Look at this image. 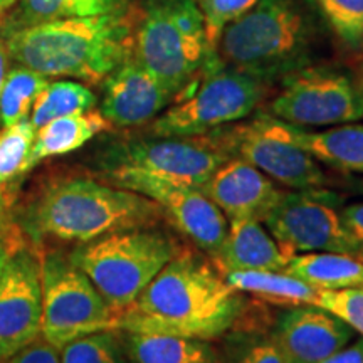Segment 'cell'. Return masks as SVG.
Wrapping results in <instances>:
<instances>
[{
  "label": "cell",
  "mask_w": 363,
  "mask_h": 363,
  "mask_svg": "<svg viewBox=\"0 0 363 363\" xmlns=\"http://www.w3.org/2000/svg\"><path fill=\"white\" fill-rule=\"evenodd\" d=\"M35 128L29 120L0 130V189L27 172Z\"/></svg>",
  "instance_id": "obj_28"
},
{
  "label": "cell",
  "mask_w": 363,
  "mask_h": 363,
  "mask_svg": "<svg viewBox=\"0 0 363 363\" xmlns=\"http://www.w3.org/2000/svg\"><path fill=\"white\" fill-rule=\"evenodd\" d=\"M126 353L131 363H222L207 340L170 335L128 333Z\"/></svg>",
  "instance_id": "obj_23"
},
{
  "label": "cell",
  "mask_w": 363,
  "mask_h": 363,
  "mask_svg": "<svg viewBox=\"0 0 363 363\" xmlns=\"http://www.w3.org/2000/svg\"><path fill=\"white\" fill-rule=\"evenodd\" d=\"M103 81L99 113L118 128L147 125L175 101L174 94L133 56L126 57Z\"/></svg>",
  "instance_id": "obj_15"
},
{
  "label": "cell",
  "mask_w": 363,
  "mask_h": 363,
  "mask_svg": "<svg viewBox=\"0 0 363 363\" xmlns=\"http://www.w3.org/2000/svg\"><path fill=\"white\" fill-rule=\"evenodd\" d=\"M0 363H61V358H59L57 348L39 337L26 348L13 353L12 357L0 360Z\"/></svg>",
  "instance_id": "obj_33"
},
{
  "label": "cell",
  "mask_w": 363,
  "mask_h": 363,
  "mask_svg": "<svg viewBox=\"0 0 363 363\" xmlns=\"http://www.w3.org/2000/svg\"><path fill=\"white\" fill-rule=\"evenodd\" d=\"M321 29L310 0H259L225 27L217 56L222 66L271 84L315 65Z\"/></svg>",
  "instance_id": "obj_3"
},
{
  "label": "cell",
  "mask_w": 363,
  "mask_h": 363,
  "mask_svg": "<svg viewBox=\"0 0 363 363\" xmlns=\"http://www.w3.org/2000/svg\"><path fill=\"white\" fill-rule=\"evenodd\" d=\"M7 69H9V52L6 48V40L0 38V94H2ZM0 130H2V123H0Z\"/></svg>",
  "instance_id": "obj_37"
},
{
  "label": "cell",
  "mask_w": 363,
  "mask_h": 363,
  "mask_svg": "<svg viewBox=\"0 0 363 363\" xmlns=\"http://www.w3.org/2000/svg\"><path fill=\"white\" fill-rule=\"evenodd\" d=\"M206 26L207 43L217 52V44L227 26L251 11L259 0H195Z\"/></svg>",
  "instance_id": "obj_30"
},
{
  "label": "cell",
  "mask_w": 363,
  "mask_h": 363,
  "mask_svg": "<svg viewBox=\"0 0 363 363\" xmlns=\"http://www.w3.org/2000/svg\"><path fill=\"white\" fill-rule=\"evenodd\" d=\"M284 131L294 145L330 169L363 174V125L345 123L321 131H310L303 126L284 123Z\"/></svg>",
  "instance_id": "obj_19"
},
{
  "label": "cell",
  "mask_w": 363,
  "mask_h": 363,
  "mask_svg": "<svg viewBox=\"0 0 363 363\" xmlns=\"http://www.w3.org/2000/svg\"><path fill=\"white\" fill-rule=\"evenodd\" d=\"M192 84L153 120V136H201L244 120L264 101L271 86L222 65Z\"/></svg>",
  "instance_id": "obj_7"
},
{
  "label": "cell",
  "mask_w": 363,
  "mask_h": 363,
  "mask_svg": "<svg viewBox=\"0 0 363 363\" xmlns=\"http://www.w3.org/2000/svg\"><path fill=\"white\" fill-rule=\"evenodd\" d=\"M230 157H239L284 187L315 190L328 184L320 162L286 136L284 123L271 115L251 123L212 131Z\"/></svg>",
  "instance_id": "obj_11"
},
{
  "label": "cell",
  "mask_w": 363,
  "mask_h": 363,
  "mask_svg": "<svg viewBox=\"0 0 363 363\" xmlns=\"http://www.w3.org/2000/svg\"><path fill=\"white\" fill-rule=\"evenodd\" d=\"M130 6V0H17L13 12L6 16L0 27V38L43 22L103 16Z\"/></svg>",
  "instance_id": "obj_22"
},
{
  "label": "cell",
  "mask_w": 363,
  "mask_h": 363,
  "mask_svg": "<svg viewBox=\"0 0 363 363\" xmlns=\"http://www.w3.org/2000/svg\"><path fill=\"white\" fill-rule=\"evenodd\" d=\"M267 115L293 126L353 123L363 118V93L345 72L311 65L281 79Z\"/></svg>",
  "instance_id": "obj_10"
},
{
  "label": "cell",
  "mask_w": 363,
  "mask_h": 363,
  "mask_svg": "<svg viewBox=\"0 0 363 363\" xmlns=\"http://www.w3.org/2000/svg\"><path fill=\"white\" fill-rule=\"evenodd\" d=\"M229 158L211 131L201 136H155L116 145L108 150L101 169L106 179L140 174L202 189Z\"/></svg>",
  "instance_id": "obj_9"
},
{
  "label": "cell",
  "mask_w": 363,
  "mask_h": 363,
  "mask_svg": "<svg viewBox=\"0 0 363 363\" xmlns=\"http://www.w3.org/2000/svg\"><path fill=\"white\" fill-rule=\"evenodd\" d=\"M321 363H363V338L352 345H347Z\"/></svg>",
  "instance_id": "obj_35"
},
{
  "label": "cell",
  "mask_w": 363,
  "mask_h": 363,
  "mask_svg": "<svg viewBox=\"0 0 363 363\" xmlns=\"http://www.w3.org/2000/svg\"><path fill=\"white\" fill-rule=\"evenodd\" d=\"M162 208L143 195L91 179H66L49 185L26 208L21 224L34 242H91L103 235L153 225Z\"/></svg>",
  "instance_id": "obj_4"
},
{
  "label": "cell",
  "mask_w": 363,
  "mask_h": 363,
  "mask_svg": "<svg viewBox=\"0 0 363 363\" xmlns=\"http://www.w3.org/2000/svg\"><path fill=\"white\" fill-rule=\"evenodd\" d=\"M40 337L57 350L86 335L118 330L116 313L67 254L51 251L40 257Z\"/></svg>",
  "instance_id": "obj_8"
},
{
  "label": "cell",
  "mask_w": 363,
  "mask_h": 363,
  "mask_svg": "<svg viewBox=\"0 0 363 363\" xmlns=\"http://www.w3.org/2000/svg\"><path fill=\"white\" fill-rule=\"evenodd\" d=\"M17 4V0H0V12H6L7 9L13 7Z\"/></svg>",
  "instance_id": "obj_40"
},
{
  "label": "cell",
  "mask_w": 363,
  "mask_h": 363,
  "mask_svg": "<svg viewBox=\"0 0 363 363\" xmlns=\"http://www.w3.org/2000/svg\"><path fill=\"white\" fill-rule=\"evenodd\" d=\"M340 44L363 52V0H310Z\"/></svg>",
  "instance_id": "obj_27"
},
{
  "label": "cell",
  "mask_w": 363,
  "mask_h": 363,
  "mask_svg": "<svg viewBox=\"0 0 363 363\" xmlns=\"http://www.w3.org/2000/svg\"><path fill=\"white\" fill-rule=\"evenodd\" d=\"M9 201L4 189H0V238H6L7 230L11 229V211Z\"/></svg>",
  "instance_id": "obj_36"
},
{
  "label": "cell",
  "mask_w": 363,
  "mask_h": 363,
  "mask_svg": "<svg viewBox=\"0 0 363 363\" xmlns=\"http://www.w3.org/2000/svg\"><path fill=\"white\" fill-rule=\"evenodd\" d=\"M40 325V259L27 247H16L0 276V360L38 340Z\"/></svg>",
  "instance_id": "obj_14"
},
{
  "label": "cell",
  "mask_w": 363,
  "mask_h": 363,
  "mask_svg": "<svg viewBox=\"0 0 363 363\" xmlns=\"http://www.w3.org/2000/svg\"><path fill=\"white\" fill-rule=\"evenodd\" d=\"M180 247L155 227H135L79 244L69 256L120 316Z\"/></svg>",
  "instance_id": "obj_6"
},
{
  "label": "cell",
  "mask_w": 363,
  "mask_h": 363,
  "mask_svg": "<svg viewBox=\"0 0 363 363\" xmlns=\"http://www.w3.org/2000/svg\"><path fill=\"white\" fill-rule=\"evenodd\" d=\"M4 19H6V12H0V27L4 24Z\"/></svg>",
  "instance_id": "obj_41"
},
{
  "label": "cell",
  "mask_w": 363,
  "mask_h": 363,
  "mask_svg": "<svg viewBox=\"0 0 363 363\" xmlns=\"http://www.w3.org/2000/svg\"><path fill=\"white\" fill-rule=\"evenodd\" d=\"M289 259L291 256L283 251L262 222L233 219L212 261L225 276L234 271H284Z\"/></svg>",
  "instance_id": "obj_18"
},
{
  "label": "cell",
  "mask_w": 363,
  "mask_h": 363,
  "mask_svg": "<svg viewBox=\"0 0 363 363\" xmlns=\"http://www.w3.org/2000/svg\"><path fill=\"white\" fill-rule=\"evenodd\" d=\"M48 84L49 78L39 74L38 71L21 65L9 67L2 94H0L2 128L29 120L35 99Z\"/></svg>",
  "instance_id": "obj_25"
},
{
  "label": "cell",
  "mask_w": 363,
  "mask_h": 363,
  "mask_svg": "<svg viewBox=\"0 0 363 363\" xmlns=\"http://www.w3.org/2000/svg\"><path fill=\"white\" fill-rule=\"evenodd\" d=\"M202 190L229 220L256 219L259 222L283 194L274 180L239 157H230L222 163Z\"/></svg>",
  "instance_id": "obj_17"
},
{
  "label": "cell",
  "mask_w": 363,
  "mask_h": 363,
  "mask_svg": "<svg viewBox=\"0 0 363 363\" xmlns=\"http://www.w3.org/2000/svg\"><path fill=\"white\" fill-rule=\"evenodd\" d=\"M240 313L239 291L216 264L180 249L118 316V330L211 342L233 328Z\"/></svg>",
  "instance_id": "obj_1"
},
{
  "label": "cell",
  "mask_w": 363,
  "mask_h": 363,
  "mask_svg": "<svg viewBox=\"0 0 363 363\" xmlns=\"http://www.w3.org/2000/svg\"><path fill=\"white\" fill-rule=\"evenodd\" d=\"M61 363H125L123 347L115 330L76 338L59 350Z\"/></svg>",
  "instance_id": "obj_29"
},
{
  "label": "cell",
  "mask_w": 363,
  "mask_h": 363,
  "mask_svg": "<svg viewBox=\"0 0 363 363\" xmlns=\"http://www.w3.org/2000/svg\"><path fill=\"white\" fill-rule=\"evenodd\" d=\"M13 249L16 247L11 246V240H7L6 238H0V276H2L4 267H6V262Z\"/></svg>",
  "instance_id": "obj_38"
},
{
  "label": "cell",
  "mask_w": 363,
  "mask_h": 363,
  "mask_svg": "<svg viewBox=\"0 0 363 363\" xmlns=\"http://www.w3.org/2000/svg\"><path fill=\"white\" fill-rule=\"evenodd\" d=\"M235 291L279 306L315 305L318 289L286 271H234L224 276Z\"/></svg>",
  "instance_id": "obj_24"
},
{
  "label": "cell",
  "mask_w": 363,
  "mask_h": 363,
  "mask_svg": "<svg viewBox=\"0 0 363 363\" xmlns=\"http://www.w3.org/2000/svg\"><path fill=\"white\" fill-rule=\"evenodd\" d=\"M353 79H355L357 86L363 93V59L355 66V74H353Z\"/></svg>",
  "instance_id": "obj_39"
},
{
  "label": "cell",
  "mask_w": 363,
  "mask_h": 363,
  "mask_svg": "<svg viewBox=\"0 0 363 363\" xmlns=\"http://www.w3.org/2000/svg\"><path fill=\"white\" fill-rule=\"evenodd\" d=\"M333 192L301 190L283 192L267 212L262 224L289 256L301 252L355 254L337 208Z\"/></svg>",
  "instance_id": "obj_12"
},
{
  "label": "cell",
  "mask_w": 363,
  "mask_h": 363,
  "mask_svg": "<svg viewBox=\"0 0 363 363\" xmlns=\"http://www.w3.org/2000/svg\"><path fill=\"white\" fill-rule=\"evenodd\" d=\"M316 306L323 308L363 338V286L318 291Z\"/></svg>",
  "instance_id": "obj_31"
},
{
  "label": "cell",
  "mask_w": 363,
  "mask_h": 363,
  "mask_svg": "<svg viewBox=\"0 0 363 363\" xmlns=\"http://www.w3.org/2000/svg\"><path fill=\"white\" fill-rule=\"evenodd\" d=\"M342 224L357 247V256L363 259V202H355L340 211Z\"/></svg>",
  "instance_id": "obj_34"
},
{
  "label": "cell",
  "mask_w": 363,
  "mask_h": 363,
  "mask_svg": "<svg viewBox=\"0 0 363 363\" xmlns=\"http://www.w3.org/2000/svg\"><path fill=\"white\" fill-rule=\"evenodd\" d=\"M94 104L96 94L88 86L76 81H54L45 86L35 99L29 121L38 131L56 118L93 110Z\"/></svg>",
  "instance_id": "obj_26"
},
{
  "label": "cell",
  "mask_w": 363,
  "mask_h": 363,
  "mask_svg": "<svg viewBox=\"0 0 363 363\" xmlns=\"http://www.w3.org/2000/svg\"><path fill=\"white\" fill-rule=\"evenodd\" d=\"M110 123L104 120L99 111L89 110L86 113H76L56 118L35 131V138L30 148L27 170L34 169L38 163L52 157L67 155L83 148L89 140L110 130Z\"/></svg>",
  "instance_id": "obj_20"
},
{
  "label": "cell",
  "mask_w": 363,
  "mask_h": 363,
  "mask_svg": "<svg viewBox=\"0 0 363 363\" xmlns=\"http://www.w3.org/2000/svg\"><path fill=\"white\" fill-rule=\"evenodd\" d=\"M353 330L316 305L291 306L281 315L274 340L288 363H321L350 343Z\"/></svg>",
  "instance_id": "obj_16"
},
{
  "label": "cell",
  "mask_w": 363,
  "mask_h": 363,
  "mask_svg": "<svg viewBox=\"0 0 363 363\" xmlns=\"http://www.w3.org/2000/svg\"><path fill=\"white\" fill-rule=\"evenodd\" d=\"M234 363H288L279 345L272 338H259L249 343Z\"/></svg>",
  "instance_id": "obj_32"
},
{
  "label": "cell",
  "mask_w": 363,
  "mask_h": 363,
  "mask_svg": "<svg viewBox=\"0 0 363 363\" xmlns=\"http://www.w3.org/2000/svg\"><path fill=\"white\" fill-rule=\"evenodd\" d=\"M131 56L175 98L220 66L195 0H143L136 7Z\"/></svg>",
  "instance_id": "obj_5"
},
{
  "label": "cell",
  "mask_w": 363,
  "mask_h": 363,
  "mask_svg": "<svg viewBox=\"0 0 363 363\" xmlns=\"http://www.w3.org/2000/svg\"><path fill=\"white\" fill-rule=\"evenodd\" d=\"M136 7L49 21L4 35L9 59L45 78L99 83L133 51Z\"/></svg>",
  "instance_id": "obj_2"
},
{
  "label": "cell",
  "mask_w": 363,
  "mask_h": 363,
  "mask_svg": "<svg viewBox=\"0 0 363 363\" xmlns=\"http://www.w3.org/2000/svg\"><path fill=\"white\" fill-rule=\"evenodd\" d=\"M106 180L155 202L163 217L211 259L219 252L229 222L202 189L140 174H121Z\"/></svg>",
  "instance_id": "obj_13"
},
{
  "label": "cell",
  "mask_w": 363,
  "mask_h": 363,
  "mask_svg": "<svg viewBox=\"0 0 363 363\" xmlns=\"http://www.w3.org/2000/svg\"><path fill=\"white\" fill-rule=\"evenodd\" d=\"M286 272L318 289L363 286V259L345 252H301L288 261Z\"/></svg>",
  "instance_id": "obj_21"
}]
</instances>
